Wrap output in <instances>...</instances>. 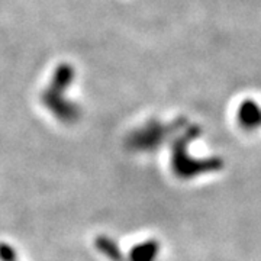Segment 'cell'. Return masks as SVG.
Returning <instances> with one entry per match:
<instances>
[{
	"instance_id": "obj_2",
	"label": "cell",
	"mask_w": 261,
	"mask_h": 261,
	"mask_svg": "<svg viewBox=\"0 0 261 261\" xmlns=\"http://www.w3.org/2000/svg\"><path fill=\"white\" fill-rule=\"evenodd\" d=\"M137 258L135 261H152L154 258V254L157 252V248H155V245L151 243L147 244V245H144V247H141L137 250Z\"/></svg>"
},
{
	"instance_id": "obj_1",
	"label": "cell",
	"mask_w": 261,
	"mask_h": 261,
	"mask_svg": "<svg viewBox=\"0 0 261 261\" xmlns=\"http://www.w3.org/2000/svg\"><path fill=\"white\" fill-rule=\"evenodd\" d=\"M240 125L247 129L261 128V106L251 99L244 100L238 108Z\"/></svg>"
}]
</instances>
